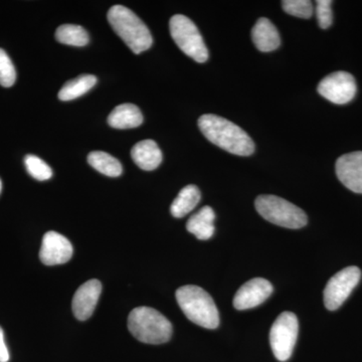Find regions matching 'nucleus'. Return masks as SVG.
Here are the masks:
<instances>
[{
    "instance_id": "nucleus-1",
    "label": "nucleus",
    "mask_w": 362,
    "mask_h": 362,
    "mask_svg": "<svg viewBox=\"0 0 362 362\" xmlns=\"http://www.w3.org/2000/svg\"><path fill=\"white\" fill-rule=\"evenodd\" d=\"M199 127L209 141L220 148L239 156L254 153L252 138L242 128L223 117L206 114L199 119Z\"/></svg>"
},
{
    "instance_id": "nucleus-2",
    "label": "nucleus",
    "mask_w": 362,
    "mask_h": 362,
    "mask_svg": "<svg viewBox=\"0 0 362 362\" xmlns=\"http://www.w3.org/2000/svg\"><path fill=\"white\" fill-rule=\"evenodd\" d=\"M176 300L181 310L192 322L216 329L220 325V315L213 298L199 286H182L176 291Z\"/></svg>"
},
{
    "instance_id": "nucleus-3",
    "label": "nucleus",
    "mask_w": 362,
    "mask_h": 362,
    "mask_svg": "<svg viewBox=\"0 0 362 362\" xmlns=\"http://www.w3.org/2000/svg\"><path fill=\"white\" fill-rule=\"evenodd\" d=\"M107 18L114 32L134 54H141L151 47L153 39L148 28L127 7L112 6Z\"/></svg>"
},
{
    "instance_id": "nucleus-4",
    "label": "nucleus",
    "mask_w": 362,
    "mask_h": 362,
    "mask_svg": "<svg viewBox=\"0 0 362 362\" xmlns=\"http://www.w3.org/2000/svg\"><path fill=\"white\" fill-rule=\"evenodd\" d=\"M128 329L131 334L147 344H162L173 335V325L160 312L150 307H138L128 317Z\"/></svg>"
},
{
    "instance_id": "nucleus-5",
    "label": "nucleus",
    "mask_w": 362,
    "mask_h": 362,
    "mask_svg": "<svg viewBox=\"0 0 362 362\" xmlns=\"http://www.w3.org/2000/svg\"><path fill=\"white\" fill-rule=\"evenodd\" d=\"M255 206L266 221L283 228L296 230L306 226L308 221L300 207L276 195H259Z\"/></svg>"
},
{
    "instance_id": "nucleus-6",
    "label": "nucleus",
    "mask_w": 362,
    "mask_h": 362,
    "mask_svg": "<svg viewBox=\"0 0 362 362\" xmlns=\"http://www.w3.org/2000/svg\"><path fill=\"white\" fill-rule=\"evenodd\" d=\"M169 28L171 37L181 51L197 63H206L209 49L194 21L182 14H176L171 18Z\"/></svg>"
},
{
    "instance_id": "nucleus-7",
    "label": "nucleus",
    "mask_w": 362,
    "mask_h": 362,
    "mask_svg": "<svg viewBox=\"0 0 362 362\" xmlns=\"http://www.w3.org/2000/svg\"><path fill=\"white\" fill-rule=\"evenodd\" d=\"M299 323L292 312H283L276 319L270 331V344L279 361H287L296 345Z\"/></svg>"
},
{
    "instance_id": "nucleus-8",
    "label": "nucleus",
    "mask_w": 362,
    "mask_h": 362,
    "mask_svg": "<svg viewBox=\"0 0 362 362\" xmlns=\"http://www.w3.org/2000/svg\"><path fill=\"white\" fill-rule=\"evenodd\" d=\"M361 278V271L357 267H347L338 272L328 281L324 289V304L330 311L337 310L354 291Z\"/></svg>"
},
{
    "instance_id": "nucleus-9",
    "label": "nucleus",
    "mask_w": 362,
    "mask_h": 362,
    "mask_svg": "<svg viewBox=\"0 0 362 362\" xmlns=\"http://www.w3.org/2000/svg\"><path fill=\"white\" fill-rule=\"evenodd\" d=\"M317 90L321 96L332 103L347 104L356 97V78L347 71H335L324 78Z\"/></svg>"
},
{
    "instance_id": "nucleus-10",
    "label": "nucleus",
    "mask_w": 362,
    "mask_h": 362,
    "mask_svg": "<svg viewBox=\"0 0 362 362\" xmlns=\"http://www.w3.org/2000/svg\"><path fill=\"white\" fill-rule=\"evenodd\" d=\"M73 246L70 240L61 233L47 232L42 239L40 259L47 266L68 263L73 257Z\"/></svg>"
},
{
    "instance_id": "nucleus-11",
    "label": "nucleus",
    "mask_w": 362,
    "mask_h": 362,
    "mask_svg": "<svg viewBox=\"0 0 362 362\" xmlns=\"http://www.w3.org/2000/svg\"><path fill=\"white\" fill-rule=\"evenodd\" d=\"M273 293V286L263 278H255L238 290L233 298V306L237 310L255 308L266 301Z\"/></svg>"
},
{
    "instance_id": "nucleus-12",
    "label": "nucleus",
    "mask_w": 362,
    "mask_h": 362,
    "mask_svg": "<svg viewBox=\"0 0 362 362\" xmlns=\"http://www.w3.org/2000/svg\"><path fill=\"white\" fill-rule=\"evenodd\" d=\"M337 175L345 187L362 194V151L344 154L337 159Z\"/></svg>"
},
{
    "instance_id": "nucleus-13",
    "label": "nucleus",
    "mask_w": 362,
    "mask_h": 362,
    "mask_svg": "<svg viewBox=\"0 0 362 362\" xmlns=\"http://www.w3.org/2000/svg\"><path fill=\"white\" fill-rule=\"evenodd\" d=\"M101 293V282L96 279L88 281L78 287L71 302L74 315L78 320L85 321L93 315Z\"/></svg>"
},
{
    "instance_id": "nucleus-14",
    "label": "nucleus",
    "mask_w": 362,
    "mask_h": 362,
    "mask_svg": "<svg viewBox=\"0 0 362 362\" xmlns=\"http://www.w3.org/2000/svg\"><path fill=\"white\" fill-rule=\"evenodd\" d=\"M131 156L138 168L145 171H152L162 162V152L153 140H142L133 146Z\"/></svg>"
},
{
    "instance_id": "nucleus-15",
    "label": "nucleus",
    "mask_w": 362,
    "mask_h": 362,
    "mask_svg": "<svg viewBox=\"0 0 362 362\" xmlns=\"http://www.w3.org/2000/svg\"><path fill=\"white\" fill-rule=\"evenodd\" d=\"M252 39L259 51H275L281 45L280 35L276 26L268 18H262L252 30Z\"/></svg>"
},
{
    "instance_id": "nucleus-16",
    "label": "nucleus",
    "mask_w": 362,
    "mask_h": 362,
    "mask_svg": "<svg viewBox=\"0 0 362 362\" xmlns=\"http://www.w3.org/2000/svg\"><path fill=\"white\" fill-rule=\"evenodd\" d=\"M143 115L140 109L133 104L117 106L108 117V124L116 129H131L141 125Z\"/></svg>"
},
{
    "instance_id": "nucleus-17",
    "label": "nucleus",
    "mask_w": 362,
    "mask_h": 362,
    "mask_svg": "<svg viewBox=\"0 0 362 362\" xmlns=\"http://www.w3.org/2000/svg\"><path fill=\"white\" fill-rule=\"evenodd\" d=\"M216 214L211 206L202 207L188 220L187 228L188 232L194 235L199 240H206L213 237Z\"/></svg>"
},
{
    "instance_id": "nucleus-18",
    "label": "nucleus",
    "mask_w": 362,
    "mask_h": 362,
    "mask_svg": "<svg viewBox=\"0 0 362 362\" xmlns=\"http://www.w3.org/2000/svg\"><path fill=\"white\" fill-rule=\"evenodd\" d=\"M201 192L195 185H187L180 190V194L170 206V213L175 218H181L194 211L201 202Z\"/></svg>"
},
{
    "instance_id": "nucleus-19",
    "label": "nucleus",
    "mask_w": 362,
    "mask_h": 362,
    "mask_svg": "<svg viewBox=\"0 0 362 362\" xmlns=\"http://www.w3.org/2000/svg\"><path fill=\"white\" fill-rule=\"evenodd\" d=\"M97 84V78L93 75H82L69 81L59 92L62 101H71L89 92Z\"/></svg>"
},
{
    "instance_id": "nucleus-20",
    "label": "nucleus",
    "mask_w": 362,
    "mask_h": 362,
    "mask_svg": "<svg viewBox=\"0 0 362 362\" xmlns=\"http://www.w3.org/2000/svg\"><path fill=\"white\" fill-rule=\"evenodd\" d=\"M88 162L93 168L102 175L118 177L122 175V165L115 157L103 151H93L88 156Z\"/></svg>"
},
{
    "instance_id": "nucleus-21",
    "label": "nucleus",
    "mask_w": 362,
    "mask_h": 362,
    "mask_svg": "<svg viewBox=\"0 0 362 362\" xmlns=\"http://www.w3.org/2000/svg\"><path fill=\"white\" fill-rule=\"evenodd\" d=\"M56 39L64 45L73 47H85L89 42V35L82 26L63 25L59 26L56 32Z\"/></svg>"
},
{
    "instance_id": "nucleus-22",
    "label": "nucleus",
    "mask_w": 362,
    "mask_h": 362,
    "mask_svg": "<svg viewBox=\"0 0 362 362\" xmlns=\"http://www.w3.org/2000/svg\"><path fill=\"white\" fill-rule=\"evenodd\" d=\"M25 164L26 170L35 180L40 181L51 180L52 176V168L40 157L26 156Z\"/></svg>"
},
{
    "instance_id": "nucleus-23",
    "label": "nucleus",
    "mask_w": 362,
    "mask_h": 362,
    "mask_svg": "<svg viewBox=\"0 0 362 362\" xmlns=\"http://www.w3.org/2000/svg\"><path fill=\"white\" fill-rule=\"evenodd\" d=\"M282 7L286 13L305 20L313 14V4L309 0H284Z\"/></svg>"
},
{
    "instance_id": "nucleus-24",
    "label": "nucleus",
    "mask_w": 362,
    "mask_h": 362,
    "mask_svg": "<svg viewBox=\"0 0 362 362\" xmlns=\"http://www.w3.org/2000/svg\"><path fill=\"white\" fill-rule=\"evenodd\" d=\"M16 80V71L13 62L6 51L0 49V85L9 88L13 86Z\"/></svg>"
},
{
    "instance_id": "nucleus-25",
    "label": "nucleus",
    "mask_w": 362,
    "mask_h": 362,
    "mask_svg": "<svg viewBox=\"0 0 362 362\" xmlns=\"http://www.w3.org/2000/svg\"><path fill=\"white\" fill-rule=\"evenodd\" d=\"M332 1L331 0H318L316 1V16L319 26L323 30L330 28L333 23Z\"/></svg>"
},
{
    "instance_id": "nucleus-26",
    "label": "nucleus",
    "mask_w": 362,
    "mask_h": 362,
    "mask_svg": "<svg viewBox=\"0 0 362 362\" xmlns=\"http://www.w3.org/2000/svg\"><path fill=\"white\" fill-rule=\"evenodd\" d=\"M8 361V349H7L6 341H4V330L0 327V362H7Z\"/></svg>"
},
{
    "instance_id": "nucleus-27",
    "label": "nucleus",
    "mask_w": 362,
    "mask_h": 362,
    "mask_svg": "<svg viewBox=\"0 0 362 362\" xmlns=\"http://www.w3.org/2000/svg\"><path fill=\"white\" fill-rule=\"evenodd\" d=\"M1 189H2V183H1V180H0V192H1Z\"/></svg>"
}]
</instances>
